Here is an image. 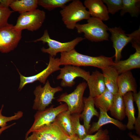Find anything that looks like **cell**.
Returning a JSON list of instances; mask_svg holds the SVG:
<instances>
[{
  "instance_id": "6da1fadb",
  "label": "cell",
  "mask_w": 140,
  "mask_h": 140,
  "mask_svg": "<svg viewBox=\"0 0 140 140\" xmlns=\"http://www.w3.org/2000/svg\"><path fill=\"white\" fill-rule=\"evenodd\" d=\"M60 65H70L75 66H92L101 69L115 64L113 57L104 55L92 57L81 54L75 49L68 52L61 53L59 58Z\"/></svg>"
},
{
  "instance_id": "ffe728a7",
  "label": "cell",
  "mask_w": 140,
  "mask_h": 140,
  "mask_svg": "<svg viewBox=\"0 0 140 140\" xmlns=\"http://www.w3.org/2000/svg\"><path fill=\"white\" fill-rule=\"evenodd\" d=\"M106 88L115 95L118 92L117 81L119 75L112 66H107L101 69Z\"/></svg>"
},
{
  "instance_id": "cb8c5ba5",
  "label": "cell",
  "mask_w": 140,
  "mask_h": 140,
  "mask_svg": "<svg viewBox=\"0 0 140 140\" xmlns=\"http://www.w3.org/2000/svg\"><path fill=\"white\" fill-rule=\"evenodd\" d=\"M114 95L107 89L102 94L94 98L95 106L107 112L113 104Z\"/></svg>"
},
{
  "instance_id": "52a82bcc",
  "label": "cell",
  "mask_w": 140,
  "mask_h": 140,
  "mask_svg": "<svg viewBox=\"0 0 140 140\" xmlns=\"http://www.w3.org/2000/svg\"><path fill=\"white\" fill-rule=\"evenodd\" d=\"M87 86L85 82L78 85L74 91L68 94L66 93L62 94L57 99L58 102H64L67 105L71 114H80L84 106L83 95Z\"/></svg>"
},
{
  "instance_id": "7c38bea8",
  "label": "cell",
  "mask_w": 140,
  "mask_h": 140,
  "mask_svg": "<svg viewBox=\"0 0 140 140\" xmlns=\"http://www.w3.org/2000/svg\"><path fill=\"white\" fill-rule=\"evenodd\" d=\"M108 30L111 33L110 39L115 51L114 62H117L120 60L121 52L123 48L128 43L131 42L132 34L131 33L126 34L125 31L120 27H108Z\"/></svg>"
},
{
  "instance_id": "5b68a950",
  "label": "cell",
  "mask_w": 140,
  "mask_h": 140,
  "mask_svg": "<svg viewBox=\"0 0 140 140\" xmlns=\"http://www.w3.org/2000/svg\"><path fill=\"white\" fill-rule=\"evenodd\" d=\"M68 110L67 105L65 103L56 107L52 105L44 110L37 111L34 115V121L32 125L26 134L25 138L31 132L53 122L60 113Z\"/></svg>"
},
{
  "instance_id": "836d02e7",
  "label": "cell",
  "mask_w": 140,
  "mask_h": 140,
  "mask_svg": "<svg viewBox=\"0 0 140 140\" xmlns=\"http://www.w3.org/2000/svg\"><path fill=\"white\" fill-rule=\"evenodd\" d=\"M25 140H48L45 137L36 131L32 132L30 136H28Z\"/></svg>"
},
{
  "instance_id": "484cf974",
  "label": "cell",
  "mask_w": 140,
  "mask_h": 140,
  "mask_svg": "<svg viewBox=\"0 0 140 140\" xmlns=\"http://www.w3.org/2000/svg\"><path fill=\"white\" fill-rule=\"evenodd\" d=\"M123 5L120 12V15L123 16L126 13H129L132 17H137L140 12V0H122Z\"/></svg>"
},
{
  "instance_id": "9a60e30c",
  "label": "cell",
  "mask_w": 140,
  "mask_h": 140,
  "mask_svg": "<svg viewBox=\"0 0 140 140\" xmlns=\"http://www.w3.org/2000/svg\"><path fill=\"white\" fill-rule=\"evenodd\" d=\"M86 82L89 96L93 98L102 94L106 89L103 74L98 71L93 72Z\"/></svg>"
},
{
  "instance_id": "4316f807",
  "label": "cell",
  "mask_w": 140,
  "mask_h": 140,
  "mask_svg": "<svg viewBox=\"0 0 140 140\" xmlns=\"http://www.w3.org/2000/svg\"><path fill=\"white\" fill-rule=\"evenodd\" d=\"M80 119V114H74L71 115L72 125L73 131L74 134L81 139L88 134L83 125L81 124Z\"/></svg>"
},
{
  "instance_id": "44dd1931",
  "label": "cell",
  "mask_w": 140,
  "mask_h": 140,
  "mask_svg": "<svg viewBox=\"0 0 140 140\" xmlns=\"http://www.w3.org/2000/svg\"><path fill=\"white\" fill-rule=\"evenodd\" d=\"M123 98L125 107V115L128 118L126 128L128 129L132 130L134 129V125L136 118L133 93L131 92H127L123 96Z\"/></svg>"
},
{
  "instance_id": "ac0fdd59",
  "label": "cell",
  "mask_w": 140,
  "mask_h": 140,
  "mask_svg": "<svg viewBox=\"0 0 140 140\" xmlns=\"http://www.w3.org/2000/svg\"><path fill=\"white\" fill-rule=\"evenodd\" d=\"M83 101L84 106L83 110L80 114V118L83 120V125L88 134L92 118L94 116L99 118V113L95 108L93 98L89 96L88 97H83Z\"/></svg>"
},
{
  "instance_id": "30bf717a",
  "label": "cell",
  "mask_w": 140,
  "mask_h": 140,
  "mask_svg": "<svg viewBox=\"0 0 140 140\" xmlns=\"http://www.w3.org/2000/svg\"><path fill=\"white\" fill-rule=\"evenodd\" d=\"M60 65L59 58L50 56L48 64L46 68L39 73L34 75L26 77L22 75L17 71L20 75V82L18 89L21 90L27 84L32 83L36 81L45 84L47 78L52 73L60 70Z\"/></svg>"
},
{
  "instance_id": "8d00e7d4",
  "label": "cell",
  "mask_w": 140,
  "mask_h": 140,
  "mask_svg": "<svg viewBox=\"0 0 140 140\" xmlns=\"http://www.w3.org/2000/svg\"><path fill=\"white\" fill-rule=\"evenodd\" d=\"M128 134L129 136L133 140H140V138L139 136L133 134L131 132H129Z\"/></svg>"
},
{
  "instance_id": "d6a6232c",
  "label": "cell",
  "mask_w": 140,
  "mask_h": 140,
  "mask_svg": "<svg viewBox=\"0 0 140 140\" xmlns=\"http://www.w3.org/2000/svg\"><path fill=\"white\" fill-rule=\"evenodd\" d=\"M134 101L136 103L138 111V116L136 118L135 123L134 129L136 133L140 135V92L133 93Z\"/></svg>"
},
{
  "instance_id": "8992f818",
  "label": "cell",
  "mask_w": 140,
  "mask_h": 140,
  "mask_svg": "<svg viewBox=\"0 0 140 140\" xmlns=\"http://www.w3.org/2000/svg\"><path fill=\"white\" fill-rule=\"evenodd\" d=\"M46 18V13L39 9L20 13L14 26L17 31L26 29L36 31L42 26Z\"/></svg>"
},
{
  "instance_id": "d6986e66",
  "label": "cell",
  "mask_w": 140,
  "mask_h": 140,
  "mask_svg": "<svg viewBox=\"0 0 140 140\" xmlns=\"http://www.w3.org/2000/svg\"><path fill=\"white\" fill-rule=\"evenodd\" d=\"M99 109L100 111L99 120L97 122L92 123L89 129L88 134H92L98 131L102 126L109 123L114 125L121 130H124L126 129V125L120 121L109 116L107 112L101 108Z\"/></svg>"
},
{
  "instance_id": "e0dca14e",
  "label": "cell",
  "mask_w": 140,
  "mask_h": 140,
  "mask_svg": "<svg viewBox=\"0 0 140 140\" xmlns=\"http://www.w3.org/2000/svg\"><path fill=\"white\" fill-rule=\"evenodd\" d=\"M118 92L123 96L128 92H137V85L132 72L128 71L123 72L118 76L117 81Z\"/></svg>"
},
{
  "instance_id": "1f68e13d",
  "label": "cell",
  "mask_w": 140,
  "mask_h": 140,
  "mask_svg": "<svg viewBox=\"0 0 140 140\" xmlns=\"http://www.w3.org/2000/svg\"><path fill=\"white\" fill-rule=\"evenodd\" d=\"M13 12L9 8L0 4V28L8 24V18Z\"/></svg>"
},
{
  "instance_id": "d4e9b609",
  "label": "cell",
  "mask_w": 140,
  "mask_h": 140,
  "mask_svg": "<svg viewBox=\"0 0 140 140\" xmlns=\"http://www.w3.org/2000/svg\"><path fill=\"white\" fill-rule=\"evenodd\" d=\"M71 115L68 110L60 113L55 119L67 134L70 136L75 135L72 128Z\"/></svg>"
},
{
  "instance_id": "f546056e",
  "label": "cell",
  "mask_w": 140,
  "mask_h": 140,
  "mask_svg": "<svg viewBox=\"0 0 140 140\" xmlns=\"http://www.w3.org/2000/svg\"><path fill=\"white\" fill-rule=\"evenodd\" d=\"M108 130L106 129L103 130L100 129L94 135L88 134L80 140H109Z\"/></svg>"
},
{
  "instance_id": "7402d4cb",
  "label": "cell",
  "mask_w": 140,
  "mask_h": 140,
  "mask_svg": "<svg viewBox=\"0 0 140 140\" xmlns=\"http://www.w3.org/2000/svg\"><path fill=\"white\" fill-rule=\"evenodd\" d=\"M111 116L120 121L123 120L126 116L123 96L118 93L114 95L113 104L109 110Z\"/></svg>"
},
{
  "instance_id": "9c48e42d",
  "label": "cell",
  "mask_w": 140,
  "mask_h": 140,
  "mask_svg": "<svg viewBox=\"0 0 140 140\" xmlns=\"http://www.w3.org/2000/svg\"><path fill=\"white\" fill-rule=\"evenodd\" d=\"M22 33L11 24L0 28V52L7 53L14 50L21 39Z\"/></svg>"
},
{
  "instance_id": "3957f363",
  "label": "cell",
  "mask_w": 140,
  "mask_h": 140,
  "mask_svg": "<svg viewBox=\"0 0 140 140\" xmlns=\"http://www.w3.org/2000/svg\"><path fill=\"white\" fill-rule=\"evenodd\" d=\"M62 20L66 28L73 30L78 22L83 19L88 20L90 17V13L81 2L74 0L68 5H66L60 11Z\"/></svg>"
},
{
  "instance_id": "277c9868",
  "label": "cell",
  "mask_w": 140,
  "mask_h": 140,
  "mask_svg": "<svg viewBox=\"0 0 140 140\" xmlns=\"http://www.w3.org/2000/svg\"><path fill=\"white\" fill-rule=\"evenodd\" d=\"M85 39V38L78 37L69 42H61L51 38L47 30L46 29L41 37L33 41L36 42L41 41L43 43H47L48 48H46L43 47L41 49V51L43 53L48 54L50 56L54 57L59 52H68L74 49L76 45Z\"/></svg>"
},
{
  "instance_id": "7a4b0ae2",
  "label": "cell",
  "mask_w": 140,
  "mask_h": 140,
  "mask_svg": "<svg viewBox=\"0 0 140 140\" xmlns=\"http://www.w3.org/2000/svg\"><path fill=\"white\" fill-rule=\"evenodd\" d=\"M87 23L77 24L75 28L78 33H83L85 38L92 42H98L109 40L108 27L101 19L90 17Z\"/></svg>"
},
{
  "instance_id": "4fadbf2b",
  "label": "cell",
  "mask_w": 140,
  "mask_h": 140,
  "mask_svg": "<svg viewBox=\"0 0 140 140\" xmlns=\"http://www.w3.org/2000/svg\"><path fill=\"white\" fill-rule=\"evenodd\" d=\"M132 46L136 50V52L130 55L127 59L114 62L112 66L119 75L132 69L140 68V42L132 41Z\"/></svg>"
},
{
  "instance_id": "4dcf8cb0",
  "label": "cell",
  "mask_w": 140,
  "mask_h": 140,
  "mask_svg": "<svg viewBox=\"0 0 140 140\" xmlns=\"http://www.w3.org/2000/svg\"><path fill=\"white\" fill-rule=\"evenodd\" d=\"M4 105L2 106L0 109V127L1 128L5 127L7 126V123L13 120H16L21 118L23 116V113L21 111H18L15 113L14 115L10 117H6L2 114V111Z\"/></svg>"
},
{
  "instance_id": "ba28073f",
  "label": "cell",
  "mask_w": 140,
  "mask_h": 140,
  "mask_svg": "<svg viewBox=\"0 0 140 140\" xmlns=\"http://www.w3.org/2000/svg\"><path fill=\"white\" fill-rule=\"evenodd\" d=\"M62 90V88L60 86L55 87H51L48 80L43 87H42L41 85L37 86L33 92L35 98L33 109L37 111L44 110L51 103L54 98L55 94Z\"/></svg>"
},
{
  "instance_id": "603a6c76",
  "label": "cell",
  "mask_w": 140,
  "mask_h": 140,
  "mask_svg": "<svg viewBox=\"0 0 140 140\" xmlns=\"http://www.w3.org/2000/svg\"><path fill=\"white\" fill-rule=\"evenodd\" d=\"M38 5V0H14L10 7L20 14L34 10Z\"/></svg>"
},
{
  "instance_id": "d590c367",
  "label": "cell",
  "mask_w": 140,
  "mask_h": 140,
  "mask_svg": "<svg viewBox=\"0 0 140 140\" xmlns=\"http://www.w3.org/2000/svg\"><path fill=\"white\" fill-rule=\"evenodd\" d=\"M65 140H80V139L77 135L75 134L70 136L67 135Z\"/></svg>"
},
{
  "instance_id": "f1b7e54d",
  "label": "cell",
  "mask_w": 140,
  "mask_h": 140,
  "mask_svg": "<svg viewBox=\"0 0 140 140\" xmlns=\"http://www.w3.org/2000/svg\"><path fill=\"white\" fill-rule=\"evenodd\" d=\"M103 3L106 4L109 13L114 15L122 9L123 5L122 0H103Z\"/></svg>"
},
{
  "instance_id": "2e32d148",
  "label": "cell",
  "mask_w": 140,
  "mask_h": 140,
  "mask_svg": "<svg viewBox=\"0 0 140 140\" xmlns=\"http://www.w3.org/2000/svg\"><path fill=\"white\" fill-rule=\"evenodd\" d=\"M84 5L88 10L92 17L99 18L102 21L109 19L107 8L101 0H85Z\"/></svg>"
},
{
  "instance_id": "5bb4252c",
  "label": "cell",
  "mask_w": 140,
  "mask_h": 140,
  "mask_svg": "<svg viewBox=\"0 0 140 140\" xmlns=\"http://www.w3.org/2000/svg\"><path fill=\"white\" fill-rule=\"evenodd\" d=\"M34 131L48 140H65L68 135L56 120L52 123L42 127Z\"/></svg>"
},
{
  "instance_id": "83f0119b",
  "label": "cell",
  "mask_w": 140,
  "mask_h": 140,
  "mask_svg": "<svg viewBox=\"0 0 140 140\" xmlns=\"http://www.w3.org/2000/svg\"><path fill=\"white\" fill-rule=\"evenodd\" d=\"M71 0H38V5L48 10L57 8H63Z\"/></svg>"
},
{
  "instance_id": "e575fe53",
  "label": "cell",
  "mask_w": 140,
  "mask_h": 140,
  "mask_svg": "<svg viewBox=\"0 0 140 140\" xmlns=\"http://www.w3.org/2000/svg\"><path fill=\"white\" fill-rule=\"evenodd\" d=\"M14 0H0V4L7 7L10 6Z\"/></svg>"
},
{
  "instance_id": "74e56055",
  "label": "cell",
  "mask_w": 140,
  "mask_h": 140,
  "mask_svg": "<svg viewBox=\"0 0 140 140\" xmlns=\"http://www.w3.org/2000/svg\"><path fill=\"white\" fill-rule=\"evenodd\" d=\"M16 124V123H14L9 125L5 127L1 128L0 129V136L4 131L12 127V126L15 125Z\"/></svg>"
},
{
  "instance_id": "8fae6325",
  "label": "cell",
  "mask_w": 140,
  "mask_h": 140,
  "mask_svg": "<svg viewBox=\"0 0 140 140\" xmlns=\"http://www.w3.org/2000/svg\"><path fill=\"white\" fill-rule=\"evenodd\" d=\"M60 70L57 79L61 80L60 86L63 87H72L75 84L74 80L77 77L82 78L87 81L90 75L89 72L79 67L70 65H64Z\"/></svg>"
}]
</instances>
